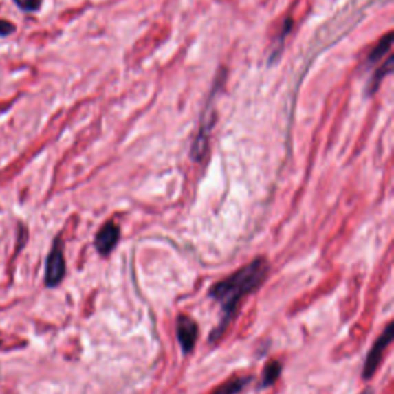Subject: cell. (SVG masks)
<instances>
[{
	"label": "cell",
	"mask_w": 394,
	"mask_h": 394,
	"mask_svg": "<svg viewBox=\"0 0 394 394\" xmlns=\"http://www.w3.org/2000/svg\"><path fill=\"white\" fill-rule=\"evenodd\" d=\"M282 373V365L279 360H271L265 365L262 371V379H261V388H267V386L273 385L277 379L281 377Z\"/></svg>",
	"instance_id": "6"
},
{
	"label": "cell",
	"mask_w": 394,
	"mask_h": 394,
	"mask_svg": "<svg viewBox=\"0 0 394 394\" xmlns=\"http://www.w3.org/2000/svg\"><path fill=\"white\" fill-rule=\"evenodd\" d=\"M14 25H12L11 22L8 21H2L0 19V37H6V36H10L14 33Z\"/></svg>",
	"instance_id": "9"
},
{
	"label": "cell",
	"mask_w": 394,
	"mask_h": 394,
	"mask_svg": "<svg viewBox=\"0 0 394 394\" xmlns=\"http://www.w3.org/2000/svg\"><path fill=\"white\" fill-rule=\"evenodd\" d=\"M251 379H253L251 376L231 379V380H228L227 384H223L222 386H219V388L212 394H239L245 388V386H247L251 382Z\"/></svg>",
	"instance_id": "7"
},
{
	"label": "cell",
	"mask_w": 394,
	"mask_h": 394,
	"mask_svg": "<svg viewBox=\"0 0 394 394\" xmlns=\"http://www.w3.org/2000/svg\"><path fill=\"white\" fill-rule=\"evenodd\" d=\"M67 274L65 256H63V243L61 237H57L53 248L47 257V265H45V285L48 288H54L63 281Z\"/></svg>",
	"instance_id": "2"
},
{
	"label": "cell",
	"mask_w": 394,
	"mask_h": 394,
	"mask_svg": "<svg viewBox=\"0 0 394 394\" xmlns=\"http://www.w3.org/2000/svg\"><path fill=\"white\" fill-rule=\"evenodd\" d=\"M393 322H390L388 325L385 327L384 333L379 336V339L374 342V345L371 347V350L368 351L366 354V359H365V365H364V373H362V376L364 379H370L373 377V374L376 373L377 366L380 365V362H382V356L386 348L391 344L393 340Z\"/></svg>",
	"instance_id": "3"
},
{
	"label": "cell",
	"mask_w": 394,
	"mask_h": 394,
	"mask_svg": "<svg viewBox=\"0 0 394 394\" xmlns=\"http://www.w3.org/2000/svg\"><path fill=\"white\" fill-rule=\"evenodd\" d=\"M0 345H2V342H0Z\"/></svg>",
	"instance_id": "11"
},
{
	"label": "cell",
	"mask_w": 394,
	"mask_h": 394,
	"mask_svg": "<svg viewBox=\"0 0 394 394\" xmlns=\"http://www.w3.org/2000/svg\"><path fill=\"white\" fill-rule=\"evenodd\" d=\"M120 230L114 222H107L94 237V247L102 256H108L119 242Z\"/></svg>",
	"instance_id": "5"
},
{
	"label": "cell",
	"mask_w": 394,
	"mask_h": 394,
	"mask_svg": "<svg viewBox=\"0 0 394 394\" xmlns=\"http://www.w3.org/2000/svg\"><path fill=\"white\" fill-rule=\"evenodd\" d=\"M270 273V263L263 257H257L253 262L245 265L236 273L228 276L227 279L217 282L212 285L208 296L212 300H216L223 313L221 325L212 331L210 340L216 342L221 339L225 328L228 327L231 319L234 318L237 307L245 296L254 293L267 279Z\"/></svg>",
	"instance_id": "1"
},
{
	"label": "cell",
	"mask_w": 394,
	"mask_h": 394,
	"mask_svg": "<svg viewBox=\"0 0 394 394\" xmlns=\"http://www.w3.org/2000/svg\"><path fill=\"white\" fill-rule=\"evenodd\" d=\"M176 334L182 351L188 354L193 351L197 340V324L188 316H179L176 322Z\"/></svg>",
	"instance_id": "4"
},
{
	"label": "cell",
	"mask_w": 394,
	"mask_h": 394,
	"mask_svg": "<svg viewBox=\"0 0 394 394\" xmlns=\"http://www.w3.org/2000/svg\"><path fill=\"white\" fill-rule=\"evenodd\" d=\"M360 394H373V390H371V388H366V390L362 391Z\"/></svg>",
	"instance_id": "10"
},
{
	"label": "cell",
	"mask_w": 394,
	"mask_h": 394,
	"mask_svg": "<svg viewBox=\"0 0 394 394\" xmlns=\"http://www.w3.org/2000/svg\"><path fill=\"white\" fill-rule=\"evenodd\" d=\"M14 3L25 12H33L41 8L42 0H14Z\"/></svg>",
	"instance_id": "8"
}]
</instances>
